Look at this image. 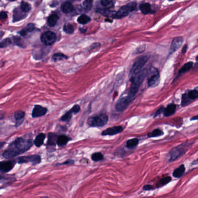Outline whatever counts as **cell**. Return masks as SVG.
I'll list each match as a JSON object with an SVG mask.
<instances>
[{
  "mask_svg": "<svg viewBox=\"0 0 198 198\" xmlns=\"http://www.w3.org/2000/svg\"><path fill=\"white\" fill-rule=\"evenodd\" d=\"M33 144V142L31 139L23 137L18 138L9 144L7 149L2 154V156L5 159H11L22 155L31 148Z\"/></svg>",
  "mask_w": 198,
  "mask_h": 198,
  "instance_id": "cell-1",
  "label": "cell"
},
{
  "mask_svg": "<svg viewBox=\"0 0 198 198\" xmlns=\"http://www.w3.org/2000/svg\"><path fill=\"white\" fill-rule=\"evenodd\" d=\"M171 181V178L170 176L165 177L161 179L157 182V183L156 184L155 188H161V187H162L163 186H166L168 182H170Z\"/></svg>",
  "mask_w": 198,
  "mask_h": 198,
  "instance_id": "cell-24",
  "label": "cell"
},
{
  "mask_svg": "<svg viewBox=\"0 0 198 198\" xmlns=\"http://www.w3.org/2000/svg\"><path fill=\"white\" fill-rule=\"evenodd\" d=\"M100 46V44L99 43H95L93 44L92 45L90 46V51H92L93 50H95L98 48H99Z\"/></svg>",
  "mask_w": 198,
  "mask_h": 198,
  "instance_id": "cell-49",
  "label": "cell"
},
{
  "mask_svg": "<svg viewBox=\"0 0 198 198\" xmlns=\"http://www.w3.org/2000/svg\"><path fill=\"white\" fill-rule=\"evenodd\" d=\"M139 143V140L138 138H132L129 140L126 143V147L130 149L135 148Z\"/></svg>",
  "mask_w": 198,
  "mask_h": 198,
  "instance_id": "cell-23",
  "label": "cell"
},
{
  "mask_svg": "<svg viewBox=\"0 0 198 198\" xmlns=\"http://www.w3.org/2000/svg\"><path fill=\"white\" fill-rule=\"evenodd\" d=\"M47 112V109L40 105H36L32 112L33 118H38L44 116Z\"/></svg>",
  "mask_w": 198,
  "mask_h": 198,
  "instance_id": "cell-14",
  "label": "cell"
},
{
  "mask_svg": "<svg viewBox=\"0 0 198 198\" xmlns=\"http://www.w3.org/2000/svg\"><path fill=\"white\" fill-rule=\"evenodd\" d=\"M192 66H193V62H189L186 63L179 70V74H182L188 72L189 70H190L191 69H192Z\"/></svg>",
  "mask_w": 198,
  "mask_h": 198,
  "instance_id": "cell-27",
  "label": "cell"
},
{
  "mask_svg": "<svg viewBox=\"0 0 198 198\" xmlns=\"http://www.w3.org/2000/svg\"><path fill=\"white\" fill-rule=\"evenodd\" d=\"M93 6V1L90 0H86L84 1L83 2V9L85 12H88L90 11Z\"/></svg>",
  "mask_w": 198,
  "mask_h": 198,
  "instance_id": "cell-30",
  "label": "cell"
},
{
  "mask_svg": "<svg viewBox=\"0 0 198 198\" xmlns=\"http://www.w3.org/2000/svg\"><path fill=\"white\" fill-rule=\"evenodd\" d=\"M63 31L68 34H73L74 29L73 26L70 23H66L63 26Z\"/></svg>",
  "mask_w": 198,
  "mask_h": 198,
  "instance_id": "cell-33",
  "label": "cell"
},
{
  "mask_svg": "<svg viewBox=\"0 0 198 198\" xmlns=\"http://www.w3.org/2000/svg\"><path fill=\"white\" fill-rule=\"evenodd\" d=\"M5 144V142H2V143H0V149L1 148H2V147L4 146V145Z\"/></svg>",
  "mask_w": 198,
  "mask_h": 198,
  "instance_id": "cell-54",
  "label": "cell"
},
{
  "mask_svg": "<svg viewBox=\"0 0 198 198\" xmlns=\"http://www.w3.org/2000/svg\"><path fill=\"white\" fill-rule=\"evenodd\" d=\"M133 98L130 97L128 95L124 97H122L118 101L116 105V109L118 111H123L130 104V102L133 101Z\"/></svg>",
  "mask_w": 198,
  "mask_h": 198,
  "instance_id": "cell-10",
  "label": "cell"
},
{
  "mask_svg": "<svg viewBox=\"0 0 198 198\" xmlns=\"http://www.w3.org/2000/svg\"><path fill=\"white\" fill-rule=\"evenodd\" d=\"M140 9L143 14H148L151 12V6L149 3H143L140 5Z\"/></svg>",
  "mask_w": 198,
  "mask_h": 198,
  "instance_id": "cell-25",
  "label": "cell"
},
{
  "mask_svg": "<svg viewBox=\"0 0 198 198\" xmlns=\"http://www.w3.org/2000/svg\"><path fill=\"white\" fill-rule=\"evenodd\" d=\"M80 111V106L78 105H74L70 110V111H71L72 113H78L79 111Z\"/></svg>",
  "mask_w": 198,
  "mask_h": 198,
  "instance_id": "cell-43",
  "label": "cell"
},
{
  "mask_svg": "<svg viewBox=\"0 0 198 198\" xmlns=\"http://www.w3.org/2000/svg\"><path fill=\"white\" fill-rule=\"evenodd\" d=\"M184 41V38L182 37H175L174 38L170 48V53L173 54L177 50H179L182 45Z\"/></svg>",
  "mask_w": 198,
  "mask_h": 198,
  "instance_id": "cell-12",
  "label": "cell"
},
{
  "mask_svg": "<svg viewBox=\"0 0 198 198\" xmlns=\"http://www.w3.org/2000/svg\"><path fill=\"white\" fill-rule=\"evenodd\" d=\"M13 40H14L15 43L16 44V45H18V46H20L21 47H23V46H24L23 41L20 38L18 37H14Z\"/></svg>",
  "mask_w": 198,
  "mask_h": 198,
  "instance_id": "cell-42",
  "label": "cell"
},
{
  "mask_svg": "<svg viewBox=\"0 0 198 198\" xmlns=\"http://www.w3.org/2000/svg\"><path fill=\"white\" fill-rule=\"evenodd\" d=\"M19 33H20V34L21 36H25L26 35V34L27 33V31L26 30V29H23V30H21V31H20Z\"/></svg>",
  "mask_w": 198,
  "mask_h": 198,
  "instance_id": "cell-51",
  "label": "cell"
},
{
  "mask_svg": "<svg viewBox=\"0 0 198 198\" xmlns=\"http://www.w3.org/2000/svg\"><path fill=\"white\" fill-rule=\"evenodd\" d=\"M11 44V40H10V38H7L6 39L3 40L0 43V48H4L7 47L9 46Z\"/></svg>",
  "mask_w": 198,
  "mask_h": 198,
  "instance_id": "cell-39",
  "label": "cell"
},
{
  "mask_svg": "<svg viewBox=\"0 0 198 198\" xmlns=\"http://www.w3.org/2000/svg\"><path fill=\"white\" fill-rule=\"evenodd\" d=\"M163 134H164V133L162 130H160V129H155L154 131H152V132L148 133L147 136L149 138H154V137L161 136Z\"/></svg>",
  "mask_w": 198,
  "mask_h": 198,
  "instance_id": "cell-29",
  "label": "cell"
},
{
  "mask_svg": "<svg viewBox=\"0 0 198 198\" xmlns=\"http://www.w3.org/2000/svg\"><path fill=\"white\" fill-rule=\"evenodd\" d=\"M186 171V167L184 164H181L180 167L177 168L174 170L173 175L175 178L179 179L181 177Z\"/></svg>",
  "mask_w": 198,
  "mask_h": 198,
  "instance_id": "cell-15",
  "label": "cell"
},
{
  "mask_svg": "<svg viewBox=\"0 0 198 198\" xmlns=\"http://www.w3.org/2000/svg\"><path fill=\"white\" fill-rule=\"evenodd\" d=\"M25 16L24 15L22 14V13L18 11V12H16V11H15V12L14 13V15H13V22H16L18 21L20 19H22Z\"/></svg>",
  "mask_w": 198,
  "mask_h": 198,
  "instance_id": "cell-40",
  "label": "cell"
},
{
  "mask_svg": "<svg viewBox=\"0 0 198 198\" xmlns=\"http://www.w3.org/2000/svg\"><path fill=\"white\" fill-rule=\"evenodd\" d=\"M192 143H185L174 147L168 153L169 161H173L178 159L179 157L185 155L188 149L192 145Z\"/></svg>",
  "mask_w": 198,
  "mask_h": 198,
  "instance_id": "cell-3",
  "label": "cell"
},
{
  "mask_svg": "<svg viewBox=\"0 0 198 198\" xmlns=\"http://www.w3.org/2000/svg\"><path fill=\"white\" fill-rule=\"evenodd\" d=\"M149 58L150 56L149 55H143L139 57L136 59L130 70V76L131 79L142 70L144 65L148 61Z\"/></svg>",
  "mask_w": 198,
  "mask_h": 198,
  "instance_id": "cell-5",
  "label": "cell"
},
{
  "mask_svg": "<svg viewBox=\"0 0 198 198\" xmlns=\"http://www.w3.org/2000/svg\"><path fill=\"white\" fill-rule=\"evenodd\" d=\"M188 97L191 100H194V99H197L198 97V91L196 90H191L189 91V93L187 94Z\"/></svg>",
  "mask_w": 198,
  "mask_h": 198,
  "instance_id": "cell-36",
  "label": "cell"
},
{
  "mask_svg": "<svg viewBox=\"0 0 198 198\" xmlns=\"http://www.w3.org/2000/svg\"><path fill=\"white\" fill-rule=\"evenodd\" d=\"M160 83V75L157 69L152 68L150 70L148 76V84L149 87H156Z\"/></svg>",
  "mask_w": 198,
  "mask_h": 198,
  "instance_id": "cell-7",
  "label": "cell"
},
{
  "mask_svg": "<svg viewBox=\"0 0 198 198\" xmlns=\"http://www.w3.org/2000/svg\"><path fill=\"white\" fill-rule=\"evenodd\" d=\"M73 5L70 2H65L62 5V11L65 13L72 12L73 11Z\"/></svg>",
  "mask_w": 198,
  "mask_h": 198,
  "instance_id": "cell-21",
  "label": "cell"
},
{
  "mask_svg": "<svg viewBox=\"0 0 198 198\" xmlns=\"http://www.w3.org/2000/svg\"><path fill=\"white\" fill-rule=\"evenodd\" d=\"M104 159V155L101 152H96L91 155V159L93 161H99Z\"/></svg>",
  "mask_w": 198,
  "mask_h": 198,
  "instance_id": "cell-32",
  "label": "cell"
},
{
  "mask_svg": "<svg viewBox=\"0 0 198 198\" xmlns=\"http://www.w3.org/2000/svg\"><path fill=\"white\" fill-rule=\"evenodd\" d=\"M41 161V157L39 155H30L21 156L18 159V163L19 164L31 163L34 165L40 163Z\"/></svg>",
  "mask_w": 198,
  "mask_h": 198,
  "instance_id": "cell-8",
  "label": "cell"
},
{
  "mask_svg": "<svg viewBox=\"0 0 198 198\" xmlns=\"http://www.w3.org/2000/svg\"><path fill=\"white\" fill-rule=\"evenodd\" d=\"M67 58H68V57L66 56V55H64L62 53H56L52 56V59L54 61H61L62 59H67Z\"/></svg>",
  "mask_w": 198,
  "mask_h": 198,
  "instance_id": "cell-35",
  "label": "cell"
},
{
  "mask_svg": "<svg viewBox=\"0 0 198 198\" xmlns=\"http://www.w3.org/2000/svg\"><path fill=\"white\" fill-rule=\"evenodd\" d=\"M31 5L29 3L25 2V1H22L21 2L20 9H21V11L22 12L25 13L28 12L31 10Z\"/></svg>",
  "mask_w": 198,
  "mask_h": 198,
  "instance_id": "cell-31",
  "label": "cell"
},
{
  "mask_svg": "<svg viewBox=\"0 0 198 198\" xmlns=\"http://www.w3.org/2000/svg\"><path fill=\"white\" fill-rule=\"evenodd\" d=\"M25 115V112L23 111H17L15 113L14 118L16 120V126H18L22 123Z\"/></svg>",
  "mask_w": 198,
  "mask_h": 198,
  "instance_id": "cell-19",
  "label": "cell"
},
{
  "mask_svg": "<svg viewBox=\"0 0 198 198\" xmlns=\"http://www.w3.org/2000/svg\"><path fill=\"white\" fill-rule=\"evenodd\" d=\"M56 38V34L52 31H45L43 34H42L41 36V42L47 46L51 45L54 43Z\"/></svg>",
  "mask_w": 198,
  "mask_h": 198,
  "instance_id": "cell-9",
  "label": "cell"
},
{
  "mask_svg": "<svg viewBox=\"0 0 198 198\" xmlns=\"http://www.w3.org/2000/svg\"><path fill=\"white\" fill-rule=\"evenodd\" d=\"M13 176H5L4 175H0V182H7L11 180H15Z\"/></svg>",
  "mask_w": 198,
  "mask_h": 198,
  "instance_id": "cell-37",
  "label": "cell"
},
{
  "mask_svg": "<svg viewBox=\"0 0 198 198\" xmlns=\"http://www.w3.org/2000/svg\"><path fill=\"white\" fill-rule=\"evenodd\" d=\"M164 108H163V106H161V108H159L155 112V117H156V116H159V115H161V113H163L164 111Z\"/></svg>",
  "mask_w": 198,
  "mask_h": 198,
  "instance_id": "cell-47",
  "label": "cell"
},
{
  "mask_svg": "<svg viewBox=\"0 0 198 198\" xmlns=\"http://www.w3.org/2000/svg\"><path fill=\"white\" fill-rule=\"evenodd\" d=\"M197 119H198V116H195L194 118H192L191 120H196Z\"/></svg>",
  "mask_w": 198,
  "mask_h": 198,
  "instance_id": "cell-55",
  "label": "cell"
},
{
  "mask_svg": "<svg viewBox=\"0 0 198 198\" xmlns=\"http://www.w3.org/2000/svg\"><path fill=\"white\" fill-rule=\"evenodd\" d=\"M96 12L99 13L100 14L106 16V17H112L113 18L115 12L111 11L109 9L106 8H98L96 9Z\"/></svg>",
  "mask_w": 198,
  "mask_h": 198,
  "instance_id": "cell-18",
  "label": "cell"
},
{
  "mask_svg": "<svg viewBox=\"0 0 198 198\" xmlns=\"http://www.w3.org/2000/svg\"><path fill=\"white\" fill-rule=\"evenodd\" d=\"M176 110V105L175 104H171L167 106L166 108L164 109L163 115L166 117H168L174 114Z\"/></svg>",
  "mask_w": 198,
  "mask_h": 198,
  "instance_id": "cell-16",
  "label": "cell"
},
{
  "mask_svg": "<svg viewBox=\"0 0 198 198\" xmlns=\"http://www.w3.org/2000/svg\"><path fill=\"white\" fill-rule=\"evenodd\" d=\"M106 21H108V22H112V20H110V19H106Z\"/></svg>",
  "mask_w": 198,
  "mask_h": 198,
  "instance_id": "cell-56",
  "label": "cell"
},
{
  "mask_svg": "<svg viewBox=\"0 0 198 198\" xmlns=\"http://www.w3.org/2000/svg\"><path fill=\"white\" fill-rule=\"evenodd\" d=\"M108 122V116L102 113L95 116H92L88 118L87 120V123L93 127H101L105 126Z\"/></svg>",
  "mask_w": 198,
  "mask_h": 198,
  "instance_id": "cell-4",
  "label": "cell"
},
{
  "mask_svg": "<svg viewBox=\"0 0 198 198\" xmlns=\"http://www.w3.org/2000/svg\"><path fill=\"white\" fill-rule=\"evenodd\" d=\"M136 3L135 2H130L124 6H123L118 12H115L113 18L122 19L129 15L136 8Z\"/></svg>",
  "mask_w": 198,
  "mask_h": 198,
  "instance_id": "cell-6",
  "label": "cell"
},
{
  "mask_svg": "<svg viewBox=\"0 0 198 198\" xmlns=\"http://www.w3.org/2000/svg\"><path fill=\"white\" fill-rule=\"evenodd\" d=\"M35 29V26L33 23H29V25L27 26V27L26 29V30L27 32H31L33 31Z\"/></svg>",
  "mask_w": 198,
  "mask_h": 198,
  "instance_id": "cell-44",
  "label": "cell"
},
{
  "mask_svg": "<svg viewBox=\"0 0 198 198\" xmlns=\"http://www.w3.org/2000/svg\"><path fill=\"white\" fill-rule=\"evenodd\" d=\"M7 18V14L5 12H1L0 13V20L5 19Z\"/></svg>",
  "mask_w": 198,
  "mask_h": 198,
  "instance_id": "cell-50",
  "label": "cell"
},
{
  "mask_svg": "<svg viewBox=\"0 0 198 198\" xmlns=\"http://www.w3.org/2000/svg\"><path fill=\"white\" fill-rule=\"evenodd\" d=\"M148 70L146 69H142L138 73H136L134 77L131 79L132 84L130 87L128 95L131 98H134L136 93L138 91L139 88L143 84L145 77L147 76Z\"/></svg>",
  "mask_w": 198,
  "mask_h": 198,
  "instance_id": "cell-2",
  "label": "cell"
},
{
  "mask_svg": "<svg viewBox=\"0 0 198 198\" xmlns=\"http://www.w3.org/2000/svg\"><path fill=\"white\" fill-rule=\"evenodd\" d=\"M45 138V135L43 133L39 134L36 138L34 143L36 147H40L43 144Z\"/></svg>",
  "mask_w": 198,
  "mask_h": 198,
  "instance_id": "cell-20",
  "label": "cell"
},
{
  "mask_svg": "<svg viewBox=\"0 0 198 198\" xmlns=\"http://www.w3.org/2000/svg\"><path fill=\"white\" fill-rule=\"evenodd\" d=\"M101 4L105 8L108 9L109 8L113 7L114 5V2L110 0H102L101 1Z\"/></svg>",
  "mask_w": 198,
  "mask_h": 198,
  "instance_id": "cell-34",
  "label": "cell"
},
{
  "mask_svg": "<svg viewBox=\"0 0 198 198\" xmlns=\"http://www.w3.org/2000/svg\"><path fill=\"white\" fill-rule=\"evenodd\" d=\"M58 136L53 133H50L48 136V141L47 143V146L48 147H54L56 144V140H57Z\"/></svg>",
  "mask_w": 198,
  "mask_h": 198,
  "instance_id": "cell-22",
  "label": "cell"
},
{
  "mask_svg": "<svg viewBox=\"0 0 198 198\" xmlns=\"http://www.w3.org/2000/svg\"></svg>",
  "mask_w": 198,
  "mask_h": 198,
  "instance_id": "cell-57",
  "label": "cell"
},
{
  "mask_svg": "<svg viewBox=\"0 0 198 198\" xmlns=\"http://www.w3.org/2000/svg\"><path fill=\"white\" fill-rule=\"evenodd\" d=\"M191 99H189V97H188L187 95V94H185L182 95V106H186L187 105H188L191 102Z\"/></svg>",
  "mask_w": 198,
  "mask_h": 198,
  "instance_id": "cell-38",
  "label": "cell"
},
{
  "mask_svg": "<svg viewBox=\"0 0 198 198\" xmlns=\"http://www.w3.org/2000/svg\"><path fill=\"white\" fill-rule=\"evenodd\" d=\"M123 131V128L122 126H115L103 131L102 133V136H114L122 133Z\"/></svg>",
  "mask_w": 198,
  "mask_h": 198,
  "instance_id": "cell-13",
  "label": "cell"
},
{
  "mask_svg": "<svg viewBox=\"0 0 198 198\" xmlns=\"http://www.w3.org/2000/svg\"><path fill=\"white\" fill-rule=\"evenodd\" d=\"M91 19L86 15H81L79 17V18L77 19V21L79 23H80L81 25H85V24L88 23V22H90L91 21Z\"/></svg>",
  "mask_w": 198,
  "mask_h": 198,
  "instance_id": "cell-28",
  "label": "cell"
},
{
  "mask_svg": "<svg viewBox=\"0 0 198 198\" xmlns=\"http://www.w3.org/2000/svg\"><path fill=\"white\" fill-rule=\"evenodd\" d=\"M70 140V138L68 136H65V135H61L59 136H58L57 140H56V144L59 147H63L66 145L69 141Z\"/></svg>",
  "mask_w": 198,
  "mask_h": 198,
  "instance_id": "cell-17",
  "label": "cell"
},
{
  "mask_svg": "<svg viewBox=\"0 0 198 198\" xmlns=\"http://www.w3.org/2000/svg\"><path fill=\"white\" fill-rule=\"evenodd\" d=\"M59 19V16L56 14H52L50 15L48 18V23L50 26H55L58 20Z\"/></svg>",
  "mask_w": 198,
  "mask_h": 198,
  "instance_id": "cell-26",
  "label": "cell"
},
{
  "mask_svg": "<svg viewBox=\"0 0 198 198\" xmlns=\"http://www.w3.org/2000/svg\"><path fill=\"white\" fill-rule=\"evenodd\" d=\"M72 114L73 113L69 111L67 113H66L64 115H63V116L61 118V120L63 122H68L72 118Z\"/></svg>",
  "mask_w": 198,
  "mask_h": 198,
  "instance_id": "cell-41",
  "label": "cell"
},
{
  "mask_svg": "<svg viewBox=\"0 0 198 198\" xmlns=\"http://www.w3.org/2000/svg\"><path fill=\"white\" fill-rule=\"evenodd\" d=\"M145 49V45H142V46H140V47L137 48L136 50L135 51V54H140L141 52H143V51Z\"/></svg>",
  "mask_w": 198,
  "mask_h": 198,
  "instance_id": "cell-46",
  "label": "cell"
},
{
  "mask_svg": "<svg viewBox=\"0 0 198 198\" xmlns=\"http://www.w3.org/2000/svg\"><path fill=\"white\" fill-rule=\"evenodd\" d=\"M79 30L81 31L82 33H85L87 31V27H80Z\"/></svg>",
  "mask_w": 198,
  "mask_h": 198,
  "instance_id": "cell-52",
  "label": "cell"
},
{
  "mask_svg": "<svg viewBox=\"0 0 198 198\" xmlns=\"http://www.w3.org/2000/svg\"><path fill=\"white\" fill-rule=\"evenodd\" d=\"M16 161H0V173H7L10 171L13 167Z\"/></svg>",
  "mask_w": 198,
  "mask_h": 198,
  "instance_id": "cell-11",
  "label": "cell"
},
{
  "mask_svg": "<svg viewBox=\"0 0 198 198\" xmlns=\"http://www.w3.org/2000/svg\"><path fill=\"white\" fill-rule=\"evenodd\" d=\"M154 189H155V188L154 186H152V185H149V184L145 185V186H143V191H151V190H153Z\"/></svg>",
  "mask_w": 198,
  "mask_h": 198,
  "instance_id": "cell-45",
  "label": "cell"
},
{
  "mask_svg": "<svg viewBox=\"0 0 198 198\" xmlns=\"http://www.w3.org/2000/svg\"><path fill=\"white\" fill-rule=\"evenodd\" d=\"M187 48H188V47H187V45H186L184 47H183V48H182V54H185L186 52V50H187Z\"/></svg>",
  "mask_w": 198,
  "mask_h": 198,
  "instance_id": "cell-53",
  "label": "cell"
},
{
  "mask_svg": "<svg viewBox=\"0 0 198 198\" xmlns=\"http://www.w3.org/2000/svg\"><path fill=\"white\" fill-rule=\"evenodd\" d=\"M74 163V161L73 160H72V159H69L68 161H65L64 163H61L59 164L60 165H72Z\"/></svg>",
  "mask_w": 198,
  "mask_h": 198,
  "instance_id": "cell-48",
  "label": "cell"
}]
</instances>
